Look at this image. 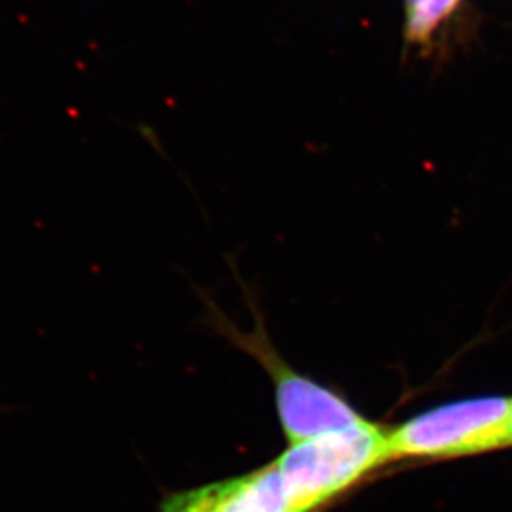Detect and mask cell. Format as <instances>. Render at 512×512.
Wrapping results in <instances>:
<instances>
[{"instance_id":"52a82bcc","label":"cell","mask_w":512,"mask_h":512,"mask_svg":"<svg viewBox=\"0 0 512 512\" xmlns=\"http://www.w3.org/2000/svg\"><path fill=\"white\" fill-rule=\"evenodd\" d=\"M511 446H512V418H511Z\"/></svg>"},{"instance_id":"6da1fadb","label":"cell","mask_w":512,"mask_h":512,"mask_svg":"<svg viewBox=\"0 0 512 512\" xmlns=\"http://www.w3.org/2000/svg\"><path fill=\"white\" fill-rule=\"evenodd\" d=\"M387 435L388 428L368 420L289 445L274 463L294 511H322L390 464Z\"/></svg>"},{"instance_id":"3957f363","label":"cell","mask_w":512,"mask_h":512,"mask_svg":"<svg viewBox=\"0 0 512 512\" xmlns=\"http://www.w3.org/2000/svg\"><path fill=\"white\" fill-rule=\"evenodd\" d=\"M512 397L464 398L388 428L390 463L466 458L511 448Z\"/></svg>"},{"instance_id":"8992f818","label":"cell","mask_w":512,"mask_h":512,"mask_svg":"<svg viewBox=\"0 0 512 512\" xmlns=\"http://www.w3.org/2000/svg\"><path fill=\"white\" fill-rule=\"evenodd\" d=\"M208 486L186 493L171 494L161 504L160 512H198L206 498Z\"/></svg>"},{"instance_id":"7a4b0ae2","label":"cell","mask_w":512,"mask_h":512,"mask_svg":"<svg viewBox=\"0 0 512 512\" xmlns=\"http://www.w3.org/2000/svg\"><path fill=\"white\" fill-rule=\"evenodd\" d=\"M199 295L204 299L208 309L206 319L213 329L247 355L256 358L269 373L276 388L277 415L289 445L368 421L342 395L305 377L285 362L272 345L254 300L247 299V302L256 317V327L251 332H242L213 300L206 299L203 292H199Z\"/></svg>"},{"instance_id":"277c9868","label":"cell","mask_w":512,"mask_h":512,"mask_svg":"<svg viewBox=\"0 0 512 512\" xmlns=\"http://www.w3.org/2000/svg\"><path fill=\"white\" fill-rule=\"evenodd\" d=\"M198 512H295L276 463L209 484Z\"/></svg>"},{"instance_id":"5b68a950","label":"cell","mask_w":512,"mask_h":512,"mask_svg":"<svg viewBox=\"0 0 512 512\" xmlns=\"http://www.w3.org/2000/svg\"><path fill=\"white\" fill-rule=\"evenodd\" d=\"M464 0H405V40L411 47L428 50L450 25Z\"/></svg>"}]
</instances>
